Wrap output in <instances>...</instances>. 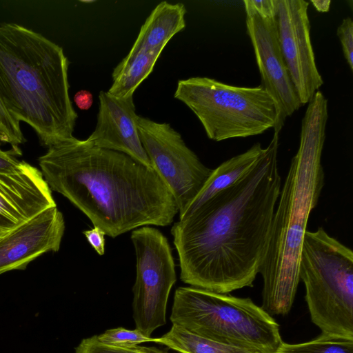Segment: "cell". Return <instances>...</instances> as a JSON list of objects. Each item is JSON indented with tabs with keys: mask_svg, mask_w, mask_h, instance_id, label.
Listing matches in <instances>:
<instances>
[{
	"mask_svg": "<svg viewBox=\"0 0 353 353\" xmlns=\"http://www.w3.org/2000/svg\"><path fill=\"white\" fill-rule=\"evenodd\" d=\"M279 134L245 175L172 227L183 283L221 294L253 286L281 188Z\"/></svg>",
	"mask_w": 353,
	"mask_h": 353,
	"instance_id": "6da1fadb",
	"label": "cell"
},
{
	"mask_svg": "<svg viewBox=\"0 0 353 353\" xmlns=\"http://www.w3.org/2000/svg\"><path fill=\"white\" fill-rule=\"evenodd\" d=\"M39 165L50 190L110 237L148 225H168L179 212L154 169L87 139L73 137L48 148Z\"/></svg>",
	"mask_w": 353,
	"mask_h": 353,
	"instance_id": "7a4b0ae2",
	"label": "cell"
},
{
	"mask_svg": "<svg viewBox=\"0 0 353 353\" xmlns=\"http://www.w3.org/2000/svg\"><path fill=\"white\" fill-rule=\"evenodd\" d=\"M327 99L318 91L301 122L299 146L281 186L266 253L261 307L269 314L285 315L292 308L299 278L302 244L311 212L324 186L321 157L328 119Z\"/></svg>",
	"mask_w": 353,
	"mask_h": 353,
	"instance_id": "3957f363",
	"label": "cell"
},
{
	"mask_svg": "<svg viewBox=\"0 0 353 353\" xmlns=\"http://www.w3.org/2000/svg\"><path fill=\"white\" fill-rule=\"evenodd\" d=\"M63 48L14 23L0 24V100L50 148L73 137L77 113L69 96Z\"/></svg>",
	"mask_w": 353,
	"mask_h": 353,
	"instance_id": "277c9868",
	"label": "cell"
},
{
	"mask_svg": "<svg viewBox=\"0 0 353 353\" xmlns=\"http://www.w3.org/2000/svg\"><path fill=\"white\" fill-rule=\"evenodd\" d=\"M170 319L193 334L260 353H275L283 342L276 321L250 298L179 287Z\"/></svg>",
	"mask_w": 353,
	"mask_h": 353,
	"instance_id": "5b68a950",
	"label": "cell"
},
{
	"mask_svg": "<svg viewBox=\"0 0 353 353\" xmlns=\"http://www.w3.org/2000/svg\"><path fill=\"white\" fill-rule=\"evenodd\" d=\"M299 278L312 321L321 333L353 339V253L323 228L306 231Z\"/></svg>",
	"mask_w": 353,
	"mask_h": 353,
	"instance_id": "8992f818",
	"label": "cell"
},
{
	"mask_svg": "<svg viewBox=\"0 0 353 353\" xmlns=\"http://www.w3.org/2000/svg\"><path fill=\"white\" fill-rule=\"evenodd\" d=\"M174 97L193 112L215 141L262 134L276 121L274 103L261 85L240 87L190 77L178 81Z\"/></svg>",
	"mask_w": 353,
	"mask_h": 353,
	"instance_id": "52a82bcc",
	"label": "cell"
},
{
	"mask_svg": "<svg viewBox=\"0 0 353 353\" xmlns=\"http://www.w3.org/2000/svg\"><path fill=\"white\" fill-rule=\"evenodd\" d=\"M137 276L132 288L136 329L148 336L166 323L169 294L176 276L172 249L157 229L142 226L131 234Z\"/></svg>",
	"mask_w": 353,
	"mask_h": 353,
	"instance_id": "ba28073f",
	"label": "cell"
},
{
	"mask_svg": "<svg viewBox=\"0 0 353 353\" xmlns=\"http://www.w3.org/2000/svg\"><path fill=\"white\" fill-rule=\"evenodd\" d=\"M137 127L152 168L173 196L180 218L213 170L203 164L170 123L139 116Z\"/></svg>",
	"mask_w": 353,
	"mask_h": 353,
	"instance_id": "9c48e42d",
	"label": "cell"
},
{
	"mask_svg": "<svg viewBox=\"0 0 353 353\" xmlns=\"http://www.w3.org/2000/svg\"><path fill=\"white\" fill-rule=\"evenodd\" d=\"M275 6L281 53L299 101L304 105L323 83L311 42L309 3L304 0H275Z\"/></svg>",
	"mask_w": 353,
	"mask_h": 353,
	"instance_id": "30bf717a",
	"label": "cell"
},
{
	"mask_svg": "<svg viewBox=\"0 0 353 353\" xmlns=\"http://www.w3.org/2000/svg\"><path fill=\"white\" fill-rule=\"evenodd\" d=\"M246 28L261 75V85L276 108L274 130L279 133L286 119L302 105L281 53L275 17H263L254 12H246Z\"/></svg>",
	"mask_w": 353,
	"mask_h": 353,
	"instance_id": "8fae6325",
	"label": "cell"
},
{
	"mask_svg": "<svg viewBox=\"0 0 353 353\" xmlns=\"http://www.w3.org/2000/svg\"><path fill=\"white\" fill-rule=\"evenodd\" d=\"M65 230L62 213L48 208L0 238V274L24 270L36 258L57 252Z\"/></svg>",
	"mask_w": 353,
	"mask_h": 353,
	"instance_id": "7c38bea8",
	"label": "cell"
},
{
	"mask_svg": "<svg viewBox=\"0 0 353 353\" xmlns=\"http://www.w3.org/2000/svg\"><path fill=\"white\" fill-rule=\"evenodd\" d=\"M99 99L97 125L87 140L97 147L124 153L152 168L141 141L133 97L119 99L101 91Z\"/></svg>",
	"mask_w": 353,
	"mask_h": 353,
	"instance_id": "4fadbf2b",
	"label": "cell"
},
{
	"mask_svg": "<svg viewBox=\"0 0 353 353\" xmlns=\"http://www.w3.org/2000/svg\"><path fill=\"white\" fill-rule=\"evenodd\" d=\"M54 206L52 190L37 168L28 163L19 172L0 173V238Z\"/></svg>",
	"mask_w": 353,
	"mask_h": 353,
	"instance_id": "5bb4252c",
	"label": "cell"
},
{
	"mask_svg": "<svg viewBox=\"0 0 353 353\" xmlns=\"http://www.w3.org/2000/svg\"><path fill=\"white\" fill-rule=\"evenodd\" d=\"M186 12L185 6L181 3H159L141 27L128 53L143 50L162 52L169 41L185 28Z\"/></svg>",
	"mask_w": 353,
	"mask_h": 353,
	"instance_id": "9a60e30c",
	"label": "cell"
},
{
	"mask_svg": "<svg viewBox=\"0 0 353 353\" xmlns=\"http://www.w3.org/2000/svg\"><path fill=\"white\" fill-rule=\"evenodd\" d=\"M260 143H256L245 152L223 162L214 169L202 189L192 201L182 219L221 190L232 185L245 175L263 152Z\"/></svg>",
	"mask_w": 353,
	"mask_h": 353,
	"instance_id": "2e32d148",
	"label": "cell"
},
{
	"mask_svg": "<svg viewBox=\"0 0 353 353\" xmlns=\"http://www.w3.org/2000/svg\"><path fill=\"white\" fill-rule=\"evenodd\" d=\"M162 52L140 50L128 54L113 70L111 95L125 99L133 97L138 86L149 76Z\"/></svg>",
	"mask_w": 353,
	"mask_h": 353,
	"instance_id": "e0dca14e",
	"label": "cell"
},
{
	"mask_svg": "<svg viewBox=\"0 0 353 353\" xmlns=\"http://www.w3.org/2000/svg\"><path fill=\"white\" fill-rule=\"evenodd\" d=\"M154 343L163 345L178 353H260L205 338L173 324L165 334L154 338Z\"/></svg>",
	"mask_w": 353,
	"mask_h": 353,
	"instance_id": "ac0fdd59",
	"label": "cell"
},
{
	"mask_svg": "<svg viewBox=\"0 0 353 353\" xmlns=\"http://www.w3.org/2000/svg\"><path fill=\"white\" fill-rule=\"evenodd\" d=\"M275 353H353V339L321 333L304 343L283 342Z\"/></svg>",
	"mask_w": 353,
	"mask_h": 353,
	"instance_id": "d6986e66",
	"label": "cell"
},
{
	"mask_svg": "<svg viewBox=\"0 0 353 353\" xmlns=\"http://www.w3.org/2000/svg\"><path fill=\"white\" fill-rule=\"evenodd\" d=\"M97 339L105 344L131 347L143 343H154V338L148 336L137 329L128 330L124 327H117L105 330L103 333L97 335Z\"/></svg>",
	"mask_w": 353,
	"mask_h": 353,
	"instance_id": "ffe728a7",
	"label": "cell"
},
{
	"mask_svg": "<svg viewBox=\"0 0 353 353\" xmlns=\"http://www.w3.org/2000/svg\"><path fill=\"white\" fill-rule=\"evenodd\" d=\"M154 347L137 345L131 347L114 346L101 342L97 335L83 339L75 348V353H165Z\"/></svg>",
	"mask_w": 353,
	"mask_h": 353,
	"instance_id": "44dd1931",
	"label": "cell"
},
{
	"mask_svg": "<svg viewBox=\"0 0 353 353\" xmlns=\"http://www.w3.org/2000/svg\"><path fill=\"white\" fill-rule=\"evenodd\" d=\"M0 141L10 144L13 149H19V145L26 142L19 122L8 112L1 100Z\"/></svg>",
	"mask_w": 353,
	"mask_h": 353,
	"instance_id": "7402d4cb",
	"label": "cell"
},
{
	"mask_svg": "<svg viewBox=\"0 0 353 353\" xmlns=\"http://www.w3.org/2000/svg\"><path fill=\"white\" fill-rule=\"evenodd\" d=\"M336 34L341 42L343 56L351 71L353 70V21L345 18L338 26Z\"/></svg>",
	"mask_w": 353,
	"mask_h": 353,
	"instance_id": "603a6c76",
	"label": "cell"
},
{
	"mask_svg": "<svg viewBox=\"0 0 353 353\" xmlns=\"http://www.w3.org/2000/svg\"><path fill=\"white\" fill-rule=\"evenodd\" d=\"M21 155L20 149H13L5 151L0 148V173L14 174L23 170L28 163L20 161L17 156Z\"/></svg>",
	"mask_w": 353,
	"mask_h": 353,
	"instance_id": "cb8c5ba5",
	"label": "cell"
},
{
	"mask_svg": "<svg viewBox=\"0 0 353 353\" xmlns=\"http://www.w3.org/2000/svg\"><path fill=\"white\" fill-rule=\"evenodd\" d=\"M245 12H254L263 17H274L275 0H245Z\"/></svg>",
	"mask_w": 353,
	"mask_h": 353,
	"instance_id": "d4e9b609",
	"label": "cell"
},
{
	"mask_svg": "<svg viewBox=\"0 0 353 353\" xmlns=\"http://www.w3.org/2000/svg\"><path fill=\"white\" fill-rule=\"evenodd\" d=\"M87 241L99 254L103 255L105 252V233L97 227H94L88 230L83 232Z\"/></svg>",
	"mask_w": 353,
	"mask_h": 353,
	"instance_id": "484cf974",
	"label": "cell"
},
{
	"mask_svg": "<svg viewBox=\"0 0 353 353\" xmlns=\"http://www.w3.org/2000/svg\"><path fill=\"white\" fill-rule=\"evenodd\" d=\"M74 101L79 109L86 110L92 106L93 98L90 92L87 90H80L75 94Z\"/></svg>",
	"mask_w": 353,
	"mask_h": 353,
	"instance_id": "4316f807",
	"label": "cell"
},
{
	"mask_svg": "<svg viewBox=\"0 0 353 353\" xmlns=\"http://www.w3.org/2000/svg\"><path fill=\"white\" fill-rule=\"evenodd\" d=\"M311 3L318 12H328L331 1L330 0H312Z\"/></svg>",
	"mask_w": 353,
	"mask_h": 353,
	"instance_id": "83f0119b",
	"label": "cell"
},
{
	"mask_svg": "<svg viewBox=\"0 0 353 353\" xmlns=\"http://www.w3.org/2000/svg\"><path fill=\"white\" fill-rule=\"evenodd\" d=\"M165 353H168L167 352Z\"/></svg>",
	"mask_w": 353,
	"mask_h": 353,
	"instance_id": "f1b7e54d",
	"label": "cell"
}]
</instances>
